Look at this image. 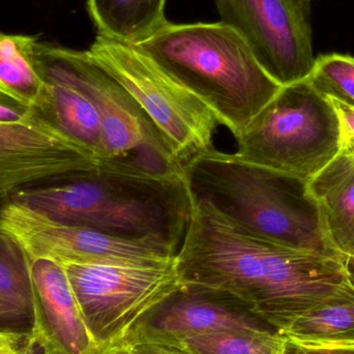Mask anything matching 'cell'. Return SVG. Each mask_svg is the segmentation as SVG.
I'll list each match as a JSON object with an SVG mask.
<instances>
[{
    "label": "cell",
    "mask_w": 354,
    "mask_h": 354,
    "mask_svg": "<svg viewBox=\"0 0 354 354\" xmlns=\"http://www.w3.org/2000/svg\"><path fill=\"white\" fill-rule=\"evenodd\" d=\"M31 62L44 81L80 91L101 118L102 165L156 176H183L162 135L127 89L88 51L33 43Z\"/></svg>",
    "instance_id": "5"
},
{
    "label": "cell",
    "mask_w": 354,
    "mask_h": 354,
    "mask_svg": "<svg viewBox=\"0 0 354 354\" xmlns=\"http://www.w3.org/2000/svg\"><path fill=\"white\" fill-rule=\"evenodd\" d=\"M37 37L0 32V93L35 109L44 81L33 66L31 47Z\"/></svg>",
    "instance_id": "19"
},
{
    "label": "cell",
    "mask_w": 354,
    "mask_h": 354,
    "mask_svg": "<svg viewBox=\"0 0 354 354\" xmlns=\"http://www.w3.org/2000/svg\"><path fill=\"white\" fill-rule=\"evenodd\" d=\"M91 57L134 97L155 124L181 170L214 149L223 126L214 110L132 45L97 35Z\"/></svg>",
    "instance_id": "7"
},
{
    "label": "cell",
    "mask_w": 354,
    "mask_h": 354,
    "mask_svg": "<svg viewBox=\"0 0 354 354\" xmlns=\"http://www.w3.org/2000/svg\"><path fill=\"white\" fill-rule=\"evenodd\" d=\"M283 335L303 347H353L354 280L338 295L297 318Z\"/></svg>",
    "instance_id": "17"
},
{
    "label": "cell",
    "mask_w": 354,
    "mask_h": 354,
    "mask_svg": "<svg viewBox=\"0 0 354 354\" xmlns=\"http://www.w3.org/2000/svg\"><path fill=\"white\" fill-rule=\"evenodd\" d=\"M308 189L319 208L330 245L349 261L354 260V151L341 149L308 181Z\"/></svg>",
    "instance_id": "14"
},
{
    "label": "cell",
    "mask_w": 354,
    "mask_h": 354,
    "mask_svg": "<svg viewBox=\"0 0 354 354\" xmlns=\"http://www.w3.org/2000/svg\"><path fill=\"white\" fill-rule=\"evenodd\" d=\"M235 139L239 159L306 181L341 151L334 106L307 79L283 86Z\"/></svg>",
    "instance_id": "6"
},
{
    "label": "cell",
    "mask_w": 354,
    "mask_h": 354,
    "mask_svg": "<svg viewBox=\"0 0 354 354\" xmlns=\"http://www.w3.org/2000/svg\"><path fill=\"white\" fill-rule=\"evenodd\" d=\"M330 100L338 116L341 132V149L354 151V107L338 100Z\"/></svg>",
    "instance_id": "22"
},
{
    "label": "cell",
    "mask_w": 354,
    "mask_h": 354,
    "mask_svg": "<svg viewBox=\"0 0 354 354\" xmlns=\"http://www.w3.org/2000/svg\"><path fill=\"white\" fill-rule=\"evenodd\" d=\"M287 338L272 328L189 337L176 347L189 354H282Z\"/></svg>",
    "instance_id": "20"
},
{
    "label": "cell",
    "mask_w": 354,
    "mask_h": 354,
    "mask_svg": "<svg viewBox=\"0 0 354 354\" xmlns=\"http://www.w3.org/2000/svg\"><path fill=\"white\" fill-rule=\"evenodd\" d=\"M20 354H45L30 338H27L21 345Z\"/></svg>",
    "instance_id": "27"
},
{
    "label": "cell",
    "mask_w": 354,
    "mask_h": 354,
    "mask_svg": "<svg viewBox=\"0 0 354 354\" xmlns=\"http://www.w3.org/2000/svg\"><path fill=\"white\" fill-rule=\"evenodd\" d=\"M10 201L62 224L158 241L176 252L193 206L183 176H149L102 164L68 180L21 189Z\"/></svg>",
    "instance_id": "2"
},
{
    "label": "cell",
    "mask_w": 354,
    "mask_h": 354,
    "mask_svg": "<svg viewBox=\"0 0 354 354\" xmlns=\"http://www.w3.org/2000/svg\"><path fill=\"white\" fill-rule=\"evenodd\" d=\"M167 0H87L97 35L135 45L151 37L167 19Z\"/></svg>",
    "instance_id": "18"
},
{
    "label": "cell",
    "mask_w": 354,
    "mask_h": 354,
    "mask_svg": "<svg viewBox=\"0 0 354 354\" xmlns=\"http://www.w3.org/2000/svg\"><path fill=\"white\" fill-rule=\"evenodd\" d=\"M309 1H311V0H309Z\"/></svg>",
    "instance_id": "30"
},
{
    "label": "cell",
    "mask_w": 354,
    "mask_h": 354,
    "mask_svg": "<svg viewBox=\"0 0 354 354\" xmlns=\"http://www.w3.org/2000/svg\"><path fill=\"white\" fill-rule=\"evenodd\" d=\"M183 176L193 197L207 200L247 230L291 249L349 261L328 241L308 181L216 149L193 160Z\"/></svg>",
    "instance_id": "3"
},
{
    "label": "cell",
    "mask_w": 354,
    "mask_h": 354,
    "mask_svg": "<svg viewBox=\"0 0 354 354\" xmlns=\"http://www.w3.org/2000/svg\"><path fill=\"white\" fill-rule=\"evenodd\" d=\"M126 346L130 347L134 354H189L178 347L155 344V343H140V344L126 345Z\"/></svg>",
    "instance_id": "24"
},
{
    "label": "cell",
    "mask_w": 354,
    "mask_h": 354,
    "mask_svg": "<svg viewBox=\"0 0 354 354\" xmlns=\"http://www.w3.org/2000/svg\"><path fill=\"white\" fill-rule=\"evenodd\" d=\"M26 339L0 332V354H20L21 345Z\"/></svg>",
    "instance_id": "25"
},
{
    "label": "cell",
    "mask_w": 354,
    "mask_h": 354,
    "mask_svg": "<svg viewBox=\"0 0 354 354\" xmlns=\"http://www.w3.org/2000/svg\"><path fill=\"white\" fill-rule=\"evenodd\" d=\"M310 84L328 99L338 100L354 107V57L330 53L315 58L307 79Z\"/></svg>",
    "instance_id": "21"
},
{
    "label": "cell",
    "mask_w": 354,
    "mask_h": 354,
    "mask_svg": "<svg viewBox=\"0 0 354 354\" xmlns=\"http://www.w3.org/2000/svg\"><path fill=\"white\" fill-rule=\"evenodd\" d=\"M101 165L37 110L18 124H0V206L17 192L68 180Z\"/></svg>",
    "instance_id": "11"
},
{
    "label": "cell",
    "mask_w": 354,
    "mask_h": 354,
    "mask_svg": "<svg viewBox=\"0 0 354 354\" xmlns=\"http://www.w3.org/2000/svg\"><path fill=\"white\" fill-rule=\"evenodd\" d=\"M62 266L95 349L124 345L181 287L174 263Z\"/></svg>",
    "instance_id": "8"
},
{
    "label": "cell",
    "mask_w": 354,
    "mask_h": 354,
    "mask_svg": "<svg viewBox=\"0 0 354 354\" xmlns=\"http://www.w3.org/2000/svg\"><path fill=\"white\" fill-rule=\"evenodd\" d=\"M268 328H272L231 297L181 283L180 289L145 320L124 345L155 343L176 346L185 339L200 335Z\"/></svg>",
    "instance_id": "12"
},
{
    "label": "cell",
    "mask_w": 354,
    "mask_h": 354,
    "mask_svg": "<svg viewBox=\"0 0 354 354\" xmlns=\"http://www.w3.org/2000/svg\"><path fill=\"white\" fill-rule=\"evenodd\" d=\"M33 328L30 259L0 229V332L29 338Z\"/></svg>",
    "instance_id": "15"
},
{
    "label": "cell",
    "mask_w": 354,
    "mask_h": 354,
    "mask_svg": "<svg viewBox=\"0 0 354 354\" xmlns=\"http://www.w3.org/2000/svg\"><path fill=\"white\" fill-rule=\"evenodd\" d=\"M35 109L66 136L101 159L103 151L101 118L88 97L68 85L44 81Z\"/></svg>",
    "instance_id": "16"
},
{
    "label": "cell",
    "mask_w": 354,
    "mask_h": 354,
    "mask_svg": "<svg viewBox=\"0 0 354 354\" xmlns=\"http://www.w3.org/2000/svg\"><path fill=\"white\" fill-rule=\"evenodd\" d=\"M93 354H134L131 351L130 347L126 345L122 346L111 347V348L95 349Z\"/></svg>",
    "instance_id": "28"
},
{
    "label": "cell",
    "mask_w": 354,
    "mask_h": 354,
    "mask_svg": "<svg viewBox=\"0 0 354 354\" xmlns=\"http://www.w3.org/2000/svg\"><path fill=\"white\" fill-rule=\"evenodd\" d=\"M304 348H305L308 354H354V346L337 347V348H328V347H304Z\"/></svg>",
    "instance_id": "26"
},
{
    "label": "cell",
    "mask_w": 354,
    "mask_h": 354,
    "mask_svg": "<svg viewBox=\"0 0 354 354\" xmlns=\"http://www.w3.org/2000/svg\"><path fill=\"white\" fill-rule=\"evenodd\" d=\"M282 354H308L307 351H305L304 347L301 345L297 344V343L292 342V341L287 339L286 344H285L284 351Z\"/></svg>",
    "instance_id": "29"
},
{
    "label": "cell",
    "mask_w": 354,
    "mask_h": 354,
    "mask_svg": "<svg viewBox=\"0 0 354 354\" xmlns=\"http://www.w3.org/2000/svg\"><path fill=\"white\" fill-rule=\"evenodd\" d=\"M30 272L31 341L45 354H93L95 345L64 266L51 260H31Z\"/></svg>",
    "instance_id": "13"
},
{
    "label": "cell",
    "mask_w": 354,
    "mask_h": 354,
    "mask_svg": "<svg viewBox=\"0 0 354 354\" xmlns=\"http://www.w3.org/2000/svg\"><path fill=\"white\" fill-rule=\"evenodd\" d=\"M35 109L26 107L0 93V124H18L32 115Z\"/></svg>",
    "instance_id": "23"
},
{
    "label": "cell",
    "mask_w": 354,
    "mask_h": 354,
    "mask_svg": "<svg viewBox=\"0 0 354 354\" xmlns=\"http://www.w3.org/2000/svg\"><path fill=\"white\" fill-rule=\"evenodd\" d=\"M0 229L30 261L160 266L174 263L177 255L172 248L158 241L122 239L62 224L14 201L0 206Z\"/></svg>",
    "instance_id": "9"
},
{
    "label": "cell",
    "mask_w": 354,
    "mask_h": 354,
    "mask_svg": "<svg viewBox=\"0 0 354 354\" xmlns=\"http://www.w3.org/2000/svg\"><path fill=\"white\" fill-rule=\"evenodd\" d=\"M192 199L174 260L179 281L231 297L281 334L354 280L346 260L279 245L243 228L207 200Z\"/></svg>",
    "instance_id": "1"
},
{
    "label": "cell",
    "mask_w": 354,
    "mask_h": 354,
    "mask_svg": "<svg viewBox=\"0 0 354 354\" xmlns=\"http://www.w3.org/2000/svg\"><path fill=\"white\" fill-rule=\"evenodd\" d=\"M221 22L247 41L266 74L281 86L313 70L309 0H214Z\"/></svg>",
    "instance_id": "10"
},
{
    "label": "cell",
    "mask_w": 354,
    "mask_h": 354,
    "mask_svg": "<svg viewBox=\"0 0 354 354\" xmlns=\"http://www.w3.org/2000/svg\"><path fill=\"white\" fill-rule=\"evenodd\" d=\"M132 46L205 102L234 138L282 88L243 37L223 22L167 21Z\"/></svg>",
    "instance_id": "4"
}]
</instances>
